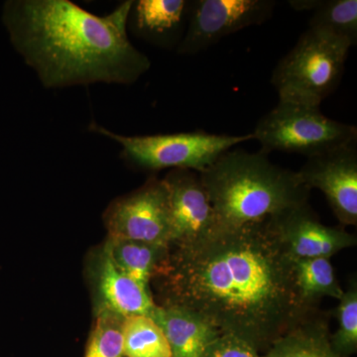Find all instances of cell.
I'll list each match as a JSON object with an SVG mask.
<instances>
[{"label":"cell","instance_id":"6da1fadb","mask_svg":"<svg viewBox=\"0 0 357 357\" xmlns=\"http://www.w3.org/2000/svg\"><path fill=\"white\" fill-rule=\"evenodd\" d=\"M152 281L159 306L195 312L258 352L319 312L303 299L294 259L267 220L171 246Z\"/></svg>","mask_w":357,"mask_h":357},{"label":"cell","instance_id":"7a4b0ae2","mask_svg":"<svg viewBox=\"0 0 357 357\" xmlns=\"http://www.w3.org/2000/svg\"><path fill=\"white\" fill-rule=\"evenodd\" d=\"M133 2L98 16L69 0H11L2 18L14 48L45 88L132 84L151 67L128 38Z\"/></svg>","mask_w":357,"mask_h":357},{"label":"cell","instance_id":"3957f363","mask_svg":"<svg viewBox=\"0 0 357 357\" xmlns=\"http://www.w3.org/2000/svg\"><path fill=\"white\" fill-rule=\"evenodd\" d=\"M199 178L220 227L264 222L307 203L311 192L297 172L276 165L261 150H229Z\"/></svg>","mask_w":357,"mask_h":357},{"label":"cell","instance_id":"277c9868","mask_svg":"<svg viewBox=\"0 0 357 357\" xmlns=\"http://www.w3.org/2000/svg\"><path fill=\"white\" fill-rule=\"evenodd\" d=\"M351 47L347 40L307 28L272 74L279 100L321 107L340 86Z\"/></svg>","mask_w":357,"mask_h":357},{"label":"cell","instance_id":"5b68a950","mask_svg":"<svg viewBox=\"0 0 357 357\" xmlns=\"http://www.w3.org/2000/svg\"><path fill=\"white\" fill-rule=\"evenodd\" d=\"M89 130L119 143L122 147V159L131 166L151 172L170 168L201 174L225 152L246 141L253 140L251 133L227 135L203 130L126 136L114 133L96 122L89 124Z\"/></svg>","mask_w":357,"mask_h":357},{"label":"cell","instance_id":"8992f818","mask_svg":"<svg viewBox=\"0 0 357 357\" xmlns=\"http://www.w3.org/2000/svg\"><path fill=\"white\" fill-rule=\"evenodd\" d=\"M319 107L279 100L256 124L253 140L264 153L279 151L307 159L357 142L356 126L333 121Z\"/></svg>","mask_w":357,"mask_h":357},{"label":"cell","instance_id":"52a82bcc","mask_svg":"<svg viewBox=\"0 0 357 357\" xmlns=\"http://www.w3.org/2000/svg\"><path fill=\"white\" fill-rule=\"evenodd\" d=\"M275 7L274 0H192L177 53L196 55L230 34L261 25L272 17Z\"/></svg>","mask_w":357,"mask_h":357},{"label":"cell","instance_id":"ba28073f","mask_svg":"<svg viewBox=\"0 0 357 357\" xmlns=\"http://www.w3.org/2000/svg\"><path fill=\"white\" fill-rule=\"evenodd\" d=\"M109 237L170 248V208L164 180L149 181L135 192L117 199L105 211Z\"/></svg>","mask_w":357,"mask_h":357},{"label":"cell","instance_id":"9c48e42d","mask_svg":"<svg viewBox=\"0 0 357 357\" xmlns=\"http://www.w3.org/2000/svg\"><path fill=\"white\" fill-rule=\"evenodd\" d=\"M297 175L307 189L324 192L342 225H357V142L307 158Z\"/></svg>","mask_w":357,"mask_h":357},{"label":"cell","instance_id":"30bf717a","mask_svg":"<svg viewBox=\"0 0 357 357\" xmlns=\"http://www.w3.org/2000/svg\"><path fill=\"white\" fill-rule=\"evenodd\" d=\"M163 180L169 194L170 248L197 243L220 229L199 173L173 169Z\"/></svg>","mask_w":357,"mask_h":357},{"label":"cell","instance_id":"8fae6325","mask_svg":"<svg viewBox=\"0 0 357 357\" xmlns=\"http://www.w3.org/2000/svg\"><path fill=\"white\" fill-rule=\"evenodd\" d=\"M267 222L293 259L331 258L356 245V236L319 222L307 203L282 211Z\"/></svg>","mask_w":357,"mask_h":357},{"label":"cell","instance_id":"7c38bea8","mask_svg":"<svg viewBox=\"0 0 357 357\" xmlns=\"http://www.w3.org/2000/svg\"><path fill=\"white\" fill-rule=\"evenodd\" d=\"M95 280L98 311L107 310L128 318L151 317L156 309L150 291L141 287L114 264L105 244L96 258Z\"/></svg>","mask_w":357,"mask_h":357},{"label":"cell","instance_id":"4fadbf2b","mask_svg":"<svg viewBox=\"0 0 357 357\" xmlns=\"http://www.w3.org/2000/svg\"><path fill=\"white\" fill-rule=\"evenodd\" d=\"M189 9V0H139L133 2L130 13L140 37L162 47H178L187 28Z\"/></svg>","mask_w":357,"mask_h":357},{"label":"cell","instance_id":"5bb4252c","mask_svg":"<svg viewBox=\"0 0 357 357\" xmlns=\"http://www.w3.org/2000/svg\"><path fill=\"white\" fill-rule=\"evenodd\" d=\"M164 333L172 357H202L222 333L195 312L157 305L150 317Z\"/></svg>","mask_w":357,"mask_h":357},{"label":"cell","instance_id":"9a60e30c","mask_svg":"<svg viewBox=\"0 0 357 357\" xmlns=\"http://www.w3.org/2000/svg\"><path fill=\"white\" fill-rule=\"evenodd\" d=\"M262 357H342L333 349L328 318L319 311L278 338Z\"/></svg>","mask_w":357,"mask_h":357},{"label":"cell","instance_id":"2e32d148","mask_svg":"<svg viewBox=\"0 0 357 357\" xmlns=\"http://www.w3.org/2000/svg\"><path fill=\"white\" fill-rule=\"evenodd\" d=\"M105 244L114 264L148 291L170 249L157 244L112 237H109Z\"/></svg>","mask_w":357,"mask_h":357},{"label":"cell","instance_id":"e0dca14e","mask_svg":"<svg viewBox=\"0 0 357 357\" xmlns=\"http://www.w3.org/2000/svg\"><path fill=\"white\" fill-rule=\"evenodd\" d=\"M294 269L301 295L309 304L319 306L323 298L340 300L344 295L330 258L294 259Z\"/></svg>","mask_w":357,"mask_h":357},{"label":"cell","instance_id":"ac0fdd59","mask_svg":"<svg viewBox=\"0 0 357 357\" xmlns=\"http://www.w3.org/2000/svg\"><path fill=\"white\" fill-rule=\"evenodd\" d=\"M122 342L126 357H172L165 335L150 317L124 318Z\"/></svg>","mask_w":357,"mask_h":357},{"label":"cell","instance_id":"d6986e66","mask_svg":"<svg viewBox=\"0 0 357 357\" xmlns=\"http://www.w3.org/2000/svg\"><path fill=\"white\" fill-rule=\"evenodd\" d=\"M309 28L357 43V0H318L311 11Z\"/></svg>","mask_w":357,"mask_h":357},{"label":"cell","instance_id":"ffe728a7","mask_svg":"<svg viewBox=\"0 0 357 357\" xmlns=\"http://www.w3.org/2000/svg\"><path fill=\"white\" fill-rule=\"evenodd\" d=\"M122 317L98 310L95 328L89 337L86 357H123Z\"/></svg>","mask_w":357,"mask_h":357},{"label":"cell","instance_id":"44dd1931","mask_svg":"<svg viewBox=\"0 0 357 357\" xmlns=\"http://www.w3.org/2000/svg\"><path fill=\"white\" fill-rule=\"evenodd\" d=\"M337 307L338 328L332 335L333 349L342 357L357 351V284L354 280L340 298Z\"/></svg>","mask_w":357,"mask_h":357},{"label":"cell","instance_id":"7402d4cb","mask_svg":"<svg viewBox=\"0 0 357 357\" xmlns=\"http://www.w3.org/2000/svg\"><path fill=\"white\" fill-rule=\"evenodd\" d=\"M202 357H261L245 340L222 333L204 351Z\"/></svg>","mask_w":357,"mask_h":357}]
</instances>
